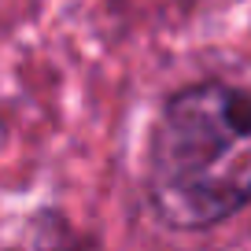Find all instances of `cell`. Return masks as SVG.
<instances>
[{"label":"cell","instance_id":"6da1fadb","mask_svg":"<svg viewBox=\"0 0 251 251\" xmlns=\"http://www.w3.org/2000/svg\"><path fill=\"white\" fill-rule=\"evenodd\" d=\"M148 203L170 229H207L251 200V96L203 81L174 93L148 141Z\"/></svg>","mask_w":251,"mask_h":251}]
</instances>
